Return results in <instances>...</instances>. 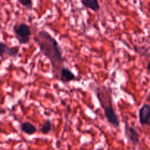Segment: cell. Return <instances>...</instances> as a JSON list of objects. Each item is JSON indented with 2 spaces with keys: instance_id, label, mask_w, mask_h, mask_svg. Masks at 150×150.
Instances as JSON below:
<instances>
[{
  "instance_id": "6da1fadb",
  "label": "cell",
  "mask_w": 150,
  "mask_h": 150,
  "mask_svg": "<svg viewBox=\"0 0 150 150\" xmlns=\"http://www.w3.org/2000/svg\"><path fill=\"white\" fill-rule=\"evenodd\" d=\"M34 40L39 46L41 52L49 60L54 78L59 79L61 70L64 67V63L65 61L59 42L45 30L39 31L34 37Z\"/></svg>"
},
{
  "instance_id": "7a4b0ae2",
  "label": "cell",
  "mask_w": 150,
  "mask_h": 150,
  "mask_svg": "<svg viewBox=\"0 0 150 150\" xmlns=\"http://www.w3.org/2000/svg\"><path fill=\"white\" fill-rule=\"evenodd\" d=\"M94 90L101 107L103 109L104 114L108 122L115 128H119L120 121L114 108L111 89L103 85H100L95 86Z\"/></svg>"
},
{
  "instance_id": "3957f363",
  "label": "cell",
  "mask_w": 150,
  "mask_h": 150,
  "mask_svg": "<svg viewBox=\"0 0 150 150\" xmlns=\"http://www.w3.org/2000/svg\"><path fill=\"white\" fill-rule=\"evenodd\" d=\"M13 32L20 45H26L30 41L32 30L30 26L26 23H16L13 26Z\"/></svg>"
},
{
  "instance_id": "277c9868",
  "label": "cell",
  "mask_w": 150,
  "mask_h": 150,
  "mask_svg": "<svg viewBox=\"0 0 150 150\" xmlns=\"http://www.w3.org/2000/svg\"><path fill=\"white\" fill-rule=\"evenodd\" d=\"M125 136L130 143L133 146H136L139 144V139H140V135L136 128L133 126L127 125H125Z\"/></svg>"
},
{
  "instance_id": "5b68a950",
  "label": "cell",
  "mask_w": 150,
  "mask_h": 150,
  "mask_svg": "<svg viewBox=\"0 0 150 150\" xmlns=\"http://www.w3.org/2000/svg\"><path fill=\"white\" fill-rule=\"evenodd\" d=\"M0 52H1V58L3 59L4 57H11V58H16L19 54V47H9L4 42H1L0 43Z\"/></svg>"
},
{
  "instance_id": "8992f818",
  "label": "cell",
  "mask_w": 150,
  "mask_h": 150,
  "mask_svg": "<svg viewBox=\"0 0 150 150\" xmlns=\"http://www.w3.org/2000/svg\"><path fill=\"white\" fill-rule=\"evenodd\" d=\"M139 122L142 125L150 127V105L144 103L139 111Z\"/></svg>"
},
{
  "instance_id": "52a82bcc",
  "label": "cell",
  "mask_w": 150,
  "mask_h": 150,
  "mask_svg": "<svg viewBox=\"0 0 150 150\" xmlns=\"http://www.w3.org/2000/svg\"><path fill=\"white\" fill-rule=\"evenodd\" d=\"M59 79L63 83H69L71 81L76 80V76L68 67H63L59 73Z\"/></svg>"
},
{
  "instance_id": "ba28073f",
  "label": "cell",
  "mask_w": 150,
  "mask_h": 150,
  "mask_svg": "<svg viewBox=\"0 0 150 150\" xmlns=\"http://www.w3.org/2000/svg\"><path fill=\"white\" fill-rule=\"evenodd\" d=\"M21 130L26 135H33L38 130L36 126L29 122H24L21 125Z\"/></svg>"
},
{
  "instance_id": "9c48e42d",
  "label": "cell",
  "mask_w": 150,
  "mask_h": 150,
  "mask_svg": "<svg viewBox=\"0 0 150 150\" xmlns=\"http://www.w3.org/2000/svg\"><path fill=\"white\" fill-rule=\"evenodd\" d=\"M81 1L85 7L90 9L94 12H98L100 9L98 0H81Z\"/></svg>"
},
{
  "instance_id": "30bf717a",
  "label": "cell",
  "mask_w": 150,
  "mask_h": 150,
  "mask_svg": "<svg viewBox=\"0 0 150 150\" xmlns=\"http://www.w3.org/2000/svg\"><path fill=\"white\" fill-rule=\"evenodd\" d=\"M51 129H52V122L50 120H46L42 125L40 130L42 134L47 135L51 131Z\"/></svg>"
},
{
  "instance_id": "8fae6325",
  "label": "cell",
  "mask_w": 150,
  "mask_h": 150,
  "mask_svg": "<svg viewBox=\"0 0 150 150\" xmlns=\"http://www.w3.org/2000/svg\"><path fill=\"white\" fill-rule=\"evenodd\" d=\"M23 7H26L28 10H32L33 7V2L32 0H17Z\"/></svg>"
},
{
  "instance_id": "7c38bea8",
  "label": "cell",
  "mask_w": 150,
  "mask_h": 150,
  "mask_svg": "<svg viewBox=\"0 0 150 150\" xmlns=\"http://www.w3.org/2000/svg\"><path fill=\"white\" fill-rule=\"evenodd\" d=\"M146 70H147V71L150 73V60L148 62L147 65H146Z\"/></svg>"
},
{
  "instance_id": "4fadbf2b",
  "label": "cell",
  "mask_w": 150,
  "mask_h": 150,
  "mask_svg": "<svg viewBox=\"0 0 150 150\" xmlns=\"http://www.w3.org/2000/svg\"><path fill=\"white\" fill-rule=\"evenodd\" d=\"M146 100L149 101V102H150V91H149V93H148L147 97H146Z\"/></svg>"
}]
</instances>
